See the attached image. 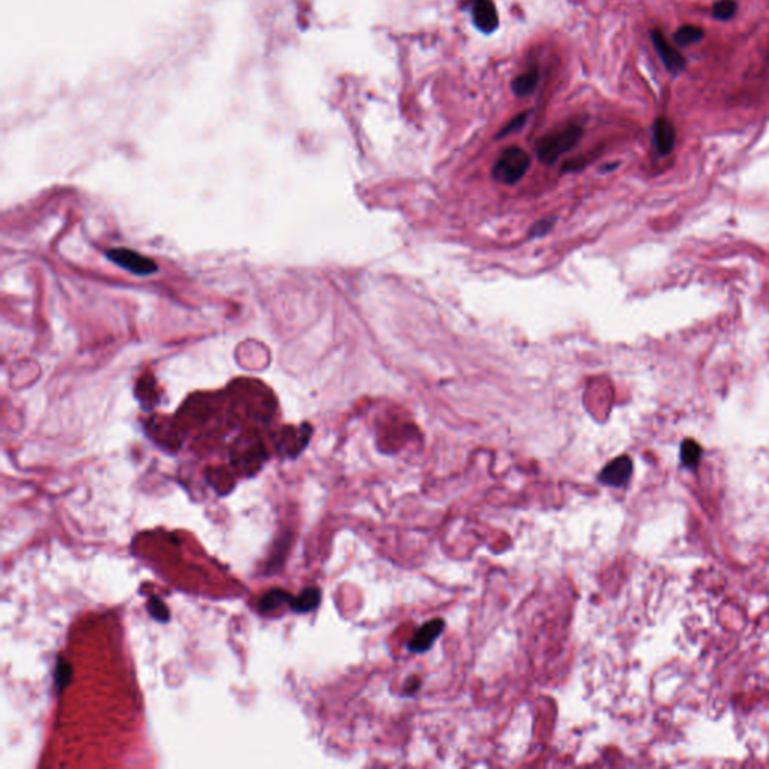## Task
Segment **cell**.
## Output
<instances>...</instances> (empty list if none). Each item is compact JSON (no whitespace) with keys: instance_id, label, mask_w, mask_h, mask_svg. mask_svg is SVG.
Returning a JSON list of instances; mask_svg holds the SVG:
<instances>
[{"instance_id":"cell-17","label":"cell","mask_w":769,"mask_h":769,"mask_svg":"<svg viewBox=\"0 0 769 769\" xmlns=\"http://www.w3.org/2000/svg\"><path fill=\"white\" fill-rule=\"evenodd\" d=\"M554 225V220H541L535 222L529 230V237H541L547 235Z\"/></svg>"},{"instance_id":"cell-1","label":"cell","mask_w":769,"mask_h":769,"mask_svg":"<svg viewBox=\"0 0 769 769\" xmlns=\"http://www.w3.org/2000/svg\"><path fill=\"white\" fill-rule=\"evenodd\" d=\"M583 129L579 125H569L559 131L546 136L538 143L537 154L538 160L544 164H553L558 161V158L571 151L580 141Z\"/></svg>"},{"instance_id":"cell-6","label":"cell","mask_w":769,"mask_h":769,"mask_svg":"<svg viewBox=\"0 0 769 769\" xmlns=\"http://www.w3.org/2000/svg\"><path fill=\"white\" fill-rule=\"evenodd\" d=\"M633 473V461L630 457L622 456L612 460L600 473V481L610 487H620L628 483Z\"/></svg>"},{"instance_id":"cell-13","label":"cell","mask_w":769,"mask_h":769,"mask_svg":"<svg viewBox=\"0 0 769 769\" xmlns=\"http://www.w3.org/2000/svg\"><path fill=\"white\" fill-rule=\"evenodd\" d=\"M700 456H701V448L697 442L688 439V441H684L682 445H681V460L685 466L688 468H694L699 460H700Z\"/></svg>"},{"instance_id":"cell-18","label":"cell","mask_w":769,"mask_h":769,"mask_svg":"<svg viewBox=\"0 0 769 769\" xmlns=\"http://www.w3.org/2000/svg\"><path fill=\"white\" fill-rule=\"evenodd\" d=\"M526 117H527V113H520L519 116H515L508 125L503 127V129L499 132L498 137H505V136L511 134V132H514V131H517V129H520V128L525 125V122H526Z\"/></svg>"},{"instance_id":"cell-9","label":"cell","mask_w":769,"mask_h":769,"mask_svg":"<svg viewBox=\"0 0 769 769\" xmlns=\"http://www.w3.org/2000/svg\"><path fill=\"white\" fill-rule=\"evenodd\" d=\"M321 598H322L321 589L307 588V589H303L298 596H291L289 606L296 613H308L321 604Z\"/></svg>"},{"instance_id":"cell-10","label":"cell","mask_w":769,"mask_h":769,"mask_svg":"<svg viewBox=\"0 0 769 769\" xmlns=\"http://www.w3.org/2000/svg\"><path fill=\"white\" fill-rule=\"evenodd\" d=\"M538 78H539V74H538L537 68H532V70H529V71H526V72H523L520 75H517L512 80V83H511L512 92L517 97L530 95L535 90L537 85H538Z\"/></svg>"},{"instance_id":"cell-2","label":"cell","mask_w":769,"mask_h":769,"mask_svg":"<svg viewBox=\"0 0 769 769\" xmlns=\"http://www.w3.org/2000/svg\"><path fill=\"white\" fill-rule=\"evenodd\" d=\"M530 167V156L526 151L517 146H511L505 151H502L496 160L492 175L493 178L505 185H514L519 182Z\"/></svg>"},{"instance_id":"cell-15","label":"cell","mask_w":769,"mask_h":769,"mask_svg":"<svg viewBox=\"0 0 769 769\" xmlns=\"http://www.w3.org/2000/svg\"><path fill=\"white\" fill-rule=\"evenodd\" d=\"M736 8L738 6H736L735 0H719V2L715 4L714 8H712V14L717 20L727 21V20H731L735 16Z\"/></svg>"},{"instance_id":"cell-7","label":"cell","mask_w":769,"mask_h":769,"mask_svg":"<svg viewBox=\"0 0 769 769\" xmlns=\"http://www.w3.org/2000/svg\"><path fill=\"white\" fill-rule=\"evenodd\" d=\"M651 38H652L654 47H655V50L658 53L661 62L665 63V66L670 72H679V71H682L685 68L684 56L681 55L678 50L672 47V44L667 41L666 36L662 35V32L652 31Z\"/></svg>"},{"instance_id":"cell-4","label":"cell","mask_w":769,"mask_h":769,"mask_svg":"<svg viewBox=\"0 0 769 769\" xmlns=\"http://www.w3.org/2000/svg\"><path fill=\"white\" fill-rule=\"evenodd\" d=\"M443 630H445L443 619L436 618L426 622V624L416 630L412 640L407 643V649L410 652H415V654H422L429 651V649L433 646V643L439 639V635L443 633Z\"/></svg>"},{"instance_id":"cell-12","label":"cell","mask_w":769,"mask_h":769,"mask_svg":"<svg viewBox=\"0 0 769 769\" xmlns=\"http://www.w3.org/2000/svg\"><path fill=\"white\" fill-rule=\"evenodd\" d=\"M673 38H674V43L679 47H688L692 44L699 43L700 39L704 38V31H701L700 28H696V26H684V28H681L674 33Z\"/></svg>"},{"instance_id":"cell-16","label":"cell","mask_w":769,"mask_h":769,"mask_svg":"<svg viewBox=\"0 0 769 769\" xmlns=\"http://www.w3.org/2000/svg\"><path fill=\"white\" fill-rule=\"evenodd\" d=\"M71 681V666L63 660H59L55 670V685L58 693H62L63 688L70 684Z\"/></svg>"},{"instance_id":"cell-3","label":"cell","mask_w":769,"mask_h":769,"mask_svg":"<svg viewBox=\"0 0 769 769\" xmlns=\"http://www.w3.org/2000/svg\"><path fill=\"white\" fill-rule=\"evenodd\" d=\"M107 257L116 263L117 267H121L136 275H152L158 271V264L151 260L149 257L141 256L136 251L127 249V248H117L107 251Z\"/></svg>"},{"instance_id":"cell-11","label":"cell","mask_w":769,"mask_h":769,"mask_svg":"<svg viewBox=\"0 0 769 769\" xmlns=\"http://www.w3.org/2000/svg\"><path fill=\"white\" fill-rule=\"evenodd\" d=\"M290 600H291L290 593L281 589H274L260 600L259 608L263 613H269V612H274V610H276L278 607H281L283 604H290Z\"/></svg>"},{"instance_id":"cell-5","label":"cell","mask_w":769,"mask_h":769,"mask_svg":"<svg viewBox=\"0 0 769 769\" xmlns=\"http://www.w3.org/2000/svg\"><path fill=\"white\" fill-rule=\"evenodd\" d=\"M475 28L483 33H493L499 26V16L493 0H475L472 5Z\"/></svg>"},{"instance_id":"cell-8","label":"cell","mask_w":769,"mask_h":769,"mask_svg":"<svg viewBox=\"0 0 769 769\" xmlns=\"http://www.w3.org/2000/svg\"><path fill=\"white\" fill-rule=\"evenodd\" d=\"M674 128L666 117H658L654 124V143L660 155H667L674 146Z\"/></svg>"},{"instance_id":"cell-14","label":"cell","mask_w":769,"mask_h":769,"mask_svg":"<svg viewBox=\"0 0 769 769\" xmlns=\"http://www.w3.org/2000/svg\"><path fill=\"white\" fill-rule=\"evenodd\" d=\"M146 610H148V613L158 622H161V624H166V622L170 620V612H168V607L164 604V601H161L158 596H151L149 601L146 603Z\"/></svg>"}]
</instances>
